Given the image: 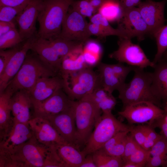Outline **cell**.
<instances>
[{"instance_id": "cell-41", "label": "cell", "mask_w": 167, "mask_h": 167, "mask_svg": "<svg viewBox=\"0 0 167 167\" xmlns=\"http://www.w3.org/2000/svg\"><path fill=\"white\" fill-rule=\"evenodd\" d=\"M112 69L117 76L121 80L125 82V79L129 73L134 71L135 66H125L122 63L110 64Z\"/></svg>"}, {"instance_id": "cell-14", "label": "cell", "mask_w": 167, "mask_h": 167, "mask_svg": "<svg viewBox=\"0 0 167 167\" xmlns=\"http://www.w3.org/2000/svg\"><path fill=\"white\" fill-rule=\"evenodd\" d=\"M167 0L156 2L152 0L141 2L138 6L143 18L149 29L150 35L153 34L164 26L165 19L164 10Z\"/></svg>"}, {"instance_id": "cell-54", "label": "cell", "mask_w": 167, "mask_h": 167, "mask_svg": "<svg viewBox=\"0 0 167 167\" xmlns=\"http://www.w3.org/2000/svg\"><path fill=\"white\" fill-rule=\"evenodd\" d=\"M162 108L164 110L165 114L163 118L165 121L167 123V103H165L162 106Z\"/></svg>"}, {"instance_id": "cell-8", "label": "cell", "mask_w": 167, "mask_h": 167, "mask_svg": "<svg viewBox=\"0 0 167 167\" xmlns=\"http://www.w3.org/2000/svg\"><path fill=\"white\" fill-rule=\"evenodd\" d=\"M130 125L147 123L151 125L155 121L164 117L165 112L156 105L148 101L135 103L126 106L118 112Z\"/></svg>"}, {"instance_id": "cell-32", "label": "cell", "mask_w": 167, "mask_h": 167, "mask_svg": "<svg viewBox=\"0 0 167 167\" xmlns=\"http://www.w3.org/2000/svg\"><path fill=\"white\" fill-rule=\"evenodd\" d=\"M48 40L62 59L75 47L82 43L67 40L60 37Z\"/></svg>"}, {"instance_id": "cell-35", "label": "cell", "mask_w": 167, "mask_h": 167, "mask_svg": "<svg viewBox=\"0 0 167 167\" xmlns=\"http://www.w3.org/2000/svg\"><path fill=\"white\" fill-rule=\"evenodd\" d=\"M70 7L84 17L90 18L96 13L89 0H75Z\"/></svg>"}, {"instance_id": "cell-15", "label": "cell", "mask_w": 167, "mask_h": 167, "mask_svg": "<svg viewBox=\"0 0 167 167\" xmlns=\"http://www.w3.org/2000/svg\"><path fill=\"white\" fill-rule=\"evenodd\" d=\"M28 123L34 137L43 145L51 147L57 144L68 143L59 135L46 119L35 116Z\"/></svg>"}, {"instance_id": "cell-47", "label": "cell", "mask_w": 167, "mask_h": 167, "mask_svg": "<svg viewBox=\"0 0 167 167\" xmlns=\"http://www.w3.org/2000/svg\"><path fill=\"white\" fill-rule=\"evenodd\" d=\"M32 0H0V6L25 7Z\"/></svg>"}, {"instance_id": "cell-34", "label": "cell", "mask_w": 167, "mask_h": 167, "mask_svg": "<svg viewBox=\"0 0 167 167\" xmlns=\"http://www.w3.org/2000/svg\"><path fill=\"white\" fill-rule=\"evenodd\" d=\"M23 40L16 28L0 36V49L12 48L20 43Z\"/></svg>"}, {"instance_id": "cell-50", "label": "cell", "mask_w": 167, "mask_h": 167, "mask_svg": "<svg viewBox=\"0 0 167 167\" xmlns=\"http://www.w3.org/2000/svg\"><path fill=\"white\" fill-rule=\"evenodd\" d=\"M124 10L135 7L141 2V0H118Z\"/></svg>"}, {"instance_id": "cell-18", "label": "cell", "mask_w": 167, "mask_h": 167, "mask_svg": "<svg viewBox=\"0 0 167 167\" xmlns=\"http://www.w3.org/2000/svg\"><path fill=\"white\" fill-rule=\"evenodd\" d=\"M33 137L29 124L14 120L12 128L8 134L0 140V155L10 152Z\"/></svg>"}, {"instance_id": "cell-42", "label": "cell", "mask_w": 167, "mask_h": 167, "mask_svg": "<svg viewBox=\"0 0 167 167\" xmlns=\"http://www.w3.org/2000/svg\"><path fill=\"white\" fill-rule=\"evenodd\" d=\"M130 133L141 147L143 148L146 139V133L145 125H132Z\"/></svg>"}, {"instance_id": "cell-9", "label": "cell", "mask_w": 167, "mask_h": 167, "mask_svg": "<svg viewBox=\"0 0 167 167\" xmlns=\"http://www.w3.org/2000/svg\"><path fill=\"white\" fill-rule=\"evenodd\" d=\"M118 49L109 54V57L121 63L144 68L154 67L155 64L147 57L138 45L133 43L131 39L119 37Z\"/></svg>"}, {"instance_id": "cell-46", "label": "cell", "mask_w": 167, "mask_h": 167, "mask_svg": "<svg viewBox=\"0 0 167 167\" xmlns=\"http://www.w3.org/2000/svg\"><path fill=\"white\" fill-rule=\"evenodd\" d=\"M88 30L91 36L93 35L100 37L107 36L102 28L96 24L91 22L88 23Z\"/></svg>"}, {"instance_id": "cell-19", "label": "cell", "mask_w": 167, "mask_h": 167, "mask_svg": "<svg viewBox=\"0 0 167 167\" xmlns=\"http://www.w3.org/2000/svg\"><path fill=\"white\" fill-rule=\"evenodd\" d=\"M10 106L14 120L28 124L33 117L31 112L33 105L29 92L20 90L15 92L10 100Z\"/></svg>"}, {"instance_id": "cell-6", "label": "cell", "mask_w": 167, "mask_h": 167, "mask_svg": "<svg viewBox=\"0 0 167 167\" xmlns=\"http://www.w3.org/2000/svg\"><path fill=\"white\" fill-rule=\"evenodd\" d=\"M132 125H126L117 119L112 112H102L82 151L86 156L101 148L119 132L131 131Z\"/></svg>"}, {"instance_id": "cell-31", "label": "cell", "mask_w": 167, "mask_h": 167, "mask_svg": "<svg viewBox=\"0 0 167 167\" xmlns=\"http://www.w3.org/2000/svg\"><path fill=\"white\" fill-rule=\"evenodd\" d=\"M89 19L90 22L99 25L104 31L107 36H115L119 37L130 39L121 29L118 28H113L108 21L98 12L94 14Z\"/></svg>"}, {"instance_id": "cell-24", "label": "cell", "mask_w": 167, "mask_h": 167, "mask_svg": "<svg viewBox=\"0 0 167 167\" xmlns=\"http://www.w3.org/2000/svg\"><path fill=\"white\" fill-rule=\"evenodd\" d=\"M13 94L6 89L0 93V140L10 132L14 123L10 100Z\"/></svg>"}, {"instance_id": "cell-29", "label": "cell", "mask_w": 167, "mask_h": 167, "mask_svg": "<svg viewBox=\"0 0 167 167\" xmlns=\"http://www.w3.org/2000/svg\"><path fill=\"white\" fill-rule=\"evenodd\" d=\"M124 9L118 0H107L98 12L109 22L120 20Z\"/></svg>"}, {"instance_id": "cell-12", "label": "cell", "mask_w": 167, "mask_h": 167, "mask_svg": "<svg viewBox=\"0 0 167 167\" xmlns=\"http://www.w3.org/2000/svg\"><path fill=\"white\" fill-rule=\"evenodd\" d=\"M118 23V28L124 31L130 39L136 37L141 40L146 35L150 34L148 27L138 7L124 10Z\"/></svg>"}, {"instance_id": "cell-43", "label": "cell", "mask_w": 167, "mask_h": 167, "mask_svg": "<svg viewBox=\"0 0 167 167\" xmlns=\"http://www.w3.org/2000/svg\"><path fill=\"white\" fill-rule=\"evenodd\" d=\"M130 131H127L118 132L107 142L101 149L108 154L117 144L127 136Z\"/></svg>"}, {"instance_id": "cell-44", "label": "cell", "mask_w": 167, "mask_h": 167, "mask_svg": "<svg viewBox=\"0 0 167 167\" xmlns=\"http://www.w3.org/2000/svg\"><path fill=\"white\" fill-rule=\"evenodd\" d=\"M18 49L15 48L8 50L1 49L0 51V75L4 70L6 66Z\"/></svg>"}, {"instance_id": "cell-28", "label": "cell", "mask_w": 167, "mask_h": 167, "mask_svg": "<svg viewBox=\"0 0 167 167\" xmlns=\"http://www.w3.org/2000/svg\"><path fill=\"white\" fill-rule=\"evenodd\" d=\"M103 51L101 46L96 41L89 39L84 43L83 54L88 67L92 68L99 63Z\"/></svg>"}, {"instance_id": "cell-30", "label": "cell", "mask_w": 167, "mask_h": 167, "mask_svg": "<svg viewBox=\"0 0 167 167\" xmlns=\"http://www.w3.org/2000/svg\"><path fill=\"white\" fill-rule=\"evenodd\" d=\"M97 167H122L121 158L111 156L100 149L92 153Z\"/></svg>"}, {"instance_id": "cell-3", "label": "cell", "mask_w": 167, "mask_h": 167, "mask_svg": "<svg viewBox=\"0 0 167 167\" xmlns=\"http://www.w3.org/2000/svg\"><path fill=\"white\" fill-rule=\"evenodd\" d=\"M134 71V75L130 82L125 83L118 90L123 109L141 101L149 102L162 107L161 103L152 90V73L146 72L144 68L137 67H135Z\"/></svg>"}, {"instance_id": "cell-16", "label": "cell", "mask_w": 167, "mask_h": 167, "mask_svg": "<svg viewBox=\"0 0 167 167\" xmlns=\"http://www.w3.org/2000/svg\"><path fill=\"white\" fill-rule=\"evenodd\" d=\"M73 101L63 88L60 89L44 101L33 106L34 117H44L60 113L70 107Z\"/></svg>"}, {"instance_id": "cell-39", "label": "cell", "mask_w": 167, "mask_h": 167, "mask_svg": "<svg viewBox=\"0 0 167 167\" xmlns=\"http://www.w3.org/2000/svg\"><path fill=\"white\" fill-rule=\"evenodd\" d=\"M140 146L130 133L127 135L124 154L122 159L124 162L126 161Z\"/></svg>"}, {"instance_id": "cell-55", "label": "cell", "mask_w": 167, "mask_h": 167, "mask_svg": "<svg viewBox=\"0 0 167 167\" xmlns=\"http://www.w3.org/2000/svg\"><path fill=\"white\" fill-rule=\"evenodd\" d=\"M162 58L164 59L167 60V51H165L164 54Z\"/></svg>"}, {"instance_id": "cell-37", "label": "cell", "mask_w": 167, "mask_h": 167, "mask_svg": "<svg viewBox=\"0 0 167 167\" xmlns=\"http://www.w3.org/2000/svg\"><path fill=\"white\" fill-rule=\"evenodd\" d=\"M150 156L149 150L140 147L126 161L134 162L140 165L142 167H145Z\"/></svg>"}, {"instance_id": "cell-38", "label": "cell", "mask_w": 167, "mask_h": 167, "mask_svg": "<svg viewBox=\"0 0 167 167\" xmlns=\"http://www.w3.org/2000/svg\"><path fill=\"white\" fill-rule=\"evenodd\" d=\"M146 137L143 148L149 150L160 139L161 135L159 134L154 130V128L149 125H145Z\"/></svg>"}, {"instance_id": "cell-51", "label": "cell", "mask_w": 167, "mask_h": 167, "mask_svg": "<svg viewBox=\"0 0 167 167\" xmlns=\"http://www.w3.org/2000/svg\"><path fill=\"white\" fill-rule=\"evenodd\" d=\"M79 167H97L94 161L92 153L86 156L84 161Z\"/></svg>"}, {"instance_id": "cell-7", "label": "cell", "mask_w": 167, "mask_h": 167, "mask_svg": "<svg viewBox=\"0 0 167 167\" xmlns=\"http://www.w3.org/2000/svg\"><path fill=\"white\" fill-rule=\"evenodd\" d=\"M62 79L63 89L73 101L80 100L92 93L99 83L98 74L91 67L68 73Z\"/></svg>"}, {"instance_id": "cell-4", "label": "cell", "mask_w": 167, "mask_h": 167, "mask_svg": "<svg viewBox=\"0 0 167 167\" xmlns=\"http://www.w3.org/2000/svg\"><path fill=\"white\" fill-rule=\"evenodd\" d=\"M58 74L35 55L28 54L20 68L5 89L13 94L18 91H31L37 81L43 77L54 76Z\"/></svg>"}, {"instance_id": "cell-56", "label": "cell", "mask_w": 167, "mask_h": 167, "mask_svg": "<svg viewBox=\"0 0 167 167\" xmlns=\"http://www.w3.org/2000/svg\"><path fill=\"white\" fill-rule=\"evenodd\" d=\"M70 0L72 1H75V0Z\"/></svg>"}, {"instance_id": "cell-17", "label": "cell", "mask_w": 167, "mask_h": 167, "mask_svg": "<svg viewBox=\"0 0 167 167\" xmlns=\"http://www.w3.org/2000/svg\"><path fill=\"white\" fill-rule=\"evenodd\" d=\"M30 50L45 64L59 74L62 59L58 55L49 40L37 36L32 37Z\"/></svg>"}, {"instance_id": "cell-26", "label": "cell", "mask_w": 167, "mask_h": 167, "mask_svg": "<svg viewBox=\"0 0 167 167\" xmlns=\"http://www.w3.org/2000/svg\"><path fill=\"white\" fill-rule=\"evenodd\" d=\"M98 71L101 85L111 93L115 90H118L125 83L114 73L110 64L100 63Z\"/></svg>"}, {"instance_id": "cell-5", "label": "cell", "mask_w": 167, "mask_h": 167, "mask_svg": "<svg viewBox=\"0 0 167 167\" xmlns=\"http://www.w3.org/2000/svg\"><path fill=\"white\" fill-rule=\"evenodd\" d=\"M73 108L76 128V146L80 149L85 146L102 112L88 95L74 101Z\"/></svg>"}, {"instance_id": "cell-1", "label": "cell", "mask_w": 167, "mask_h": 167, "mask_svg": "<svg viewBox=\"0 0 167 167\" xmlns=\"http://www.w3.org/2000/svg\"><path fill=\"white\" fill-rule=\"evenodd\" d=\"M54 146L48 147L33 137L11 152L0 155V167H62Z\"/></svg>"}, {"instance_id": "cell-33", "label": "cell", "mask_w": 167, "mask_h": 167, "mask_svg": "<svg viewBox=\"0 0 167 167\" xmlns=\"http://www.w3.org/2000/svg\"><path fill=\"white\" fill-rule=\"evenodd\" d=\"M157 46V52L152 61L155 64L162 58L167 50V24L164 26L153 35Z\"/></svg>"}, {"instance_id": "cell-45", "label": "cell", "mask_w": 167, "mask_h": 167, "mask_svg": "<svg viewBox=\"0 0 167 167\" xmlns=\"http://www.w3.org/2000/svg\"><path fill=\"white\" fill-rule=\"evenodd\" d=\"M167 166V155L150 156L145 167H157Z\"/></svg>"}, {"instance_id": "cell-40", "label": "cell", "mask_w": 167, "mask_h": 167, "mask_svg": "<svg viewBox=\"0 0 167 167\" xmlns=\"http://www.w3.org/2000/svg\"><path fill=\"white\" fill-rule=\"evenodd\" d=\"M161 135V138L149 150L150 156L167 155V141Z\"/></svg>"}, {"instance_id": "cell-20", "label": "cell", "mask_w": 167, "mask_h": 167, "mask_svg": "<svg viewBox=\"0 0 167 167\" xmlns=\"http://www.w3.org/2000/svg\"><path fill=\"white\" fill-rule=\"evenodd\" d=\"M64 81L58 75L41 78L29 92L34 105L44 101L58 90L63 88Z\"/></svg>"}, {"instance_id": "cell-21", "label": "cell", "mask_w": 167, "mask_h": 167, "mask_svg": "<svg viewBox=\"0 0 167 167\" xmlns=\"http://www.w3.org/2000/svg\"><path fill=\"white\" fill-rule=\"evenodd\" d=\"M32 38L27 40L21 47L18 49L0 75V93L4 91L21 67L30 50Z\"/></svg>"}, {"instance_id": "cell-25", "label": "cell", "mask_w": 167, "mask_h": 167, "mask_svg": "<svg viewBox=\"0 0 167 167\" xmlns=\"http://www.w3.org/2000/svg\"><path fill=\"white\" fill-rule=\"evenodd\" d=\"M55 147L66 167H79L86 156L82 150L68 143L57 144Z\"/></svg>"}, {"instance_id": "cell-10", "label": "cell", "mask_w": 167, "mask_h": 167, "mask_svg": "<svg viewBox=\"0 0 167 167\" xmlns=\"http://www.w3.org/2000/svg\"><path fill=\"white\" fill-rule=\"evenodd\" d=\"M86 18L70 6L64 20L59 37L71 41L85 43L91 36Z\"/></svg>"}, {"instance_id": "cell-52", "label": "cell", "mask_w": 167, "mask_h": 167, "mask_svg": "<svg viewBox=\"0 0 167 167\" xmlns=\"http://www.w3.org/2000/svg\"><path fill=\"white\" fill-rule=\"evenodd\" d=\"M107 0H89L91 5L97 12L98 10L103 5Z\"/></svg>"}, {"instance_id": "cell-22", "label": "cell", "mask_w": 167, "mask_h": 167, "mask_svg": "<svg viewBox=\"0 0 167 167\" xmlns=\"http://www.w3.org/2000/svg\"><path fill=\"white\" fill-rule=\"evenodd\" d=\"M153 68L151 88L162 107L167 103V60L162 58Z\"/></svg>"}, {"instance_id": "cell-49", "label": "cell", "mask_w": 167, "mask_h": 167, "mask_svg": "<svg viewBox=\"0 0 167 167\" xmlns=\"http://www.w3.org/2000/svg\"><path fill=\"white\" fill-rule=\"evenodd\" d=\"M15 28L14 22L0 21V36Z\"/></svg>"}, {"instance_id": "cell-27", "label": "cell", "mask_w": 167, "mask_h": 167, "mask_svg": "<svg viewBox=\"0 0 167 167\" xmlns=\"http://www.w3.org/2000/svg\"><path fill=\"white\" fill-rule=\"evenodd\" d=\"M88 96L96 104L102 112H112L116 104V99L112 94L100 85L97 86L92 92Z\"/></svg>"}, {"instance_id": "cell-36", "label": "cell", "mask_w": 167, "mask_h": 167, "mask_svg": "<svg viewBox=\"0 0 167 167\" xmlns=\"http://www.w3.org/2000/svg\"><path fill=\"white\" fill-rule=\"evenodd\" d=\"M25 7L0 6V21L14 22L16 17Z\"/></svg>"}, {"instance_id": "cell-13", "label": "cell", "mask_w": 167, "mask_h": 167, "mask_svg": "<svg viewBox=\"0 0 167 167\" xmlns=\"http://www.w3.org/2000/svg\"><path fill=\"white\" fill-rule=\"evenodd\" d=\"M43 0H32L17 16L15 21L23 41L35 36L36 23Z\"/></svg>"}, {"instance_id": "cell-23", "label": "cell", "mask_w": 167, "mask_h": 167, "mask_svg": "<svg viewBox=\"0 0 167 167\" xmlns=\"http://www.w3.org/2000/svg\"><path fill=\"white\" fill-rule=\"evenodd\" d=\"M84 44L83 43L79 44L63 58L59 71L60 76L89 67L84 56Z\"/></svg>"}, {"instance_id": "cell-2", "label": "cell", "mask_w": 167, "mask_h": 167, "mask_svg": "<svg viewBox=\"0 0 167 167\" xmlns=\"http://www.w3.org/2000/svg\"><path fill=\"white\" fill-rule=\"evenodd\" d=\"M73 1L70 0H43L37 21V36L51 40L60 36L62 24Z\"/></svg>"}, {"instance_id": "cell-53", "label": "cell", "mask_w": 167, "mask_h": 167, "mask_svg": "<svg viewBox=\"0 0 167 167\" xmlns=\"http://www.w3.org/2000/svg\"><path fill=\"white\" fill-rule=\"evenodd\" d=\"M122 167H142V166L139 164L127 161L123 162Z\"/></svg>"}, {"instance_id": "cell-11", "label": "cell", "mask_w": 167, "mask_h": 167, "mask_svg": "<svg viewBox=\"0 0 167 167\" xmlns=\"http://www.w3.org/2000/svg\"><path fill=\"white\" fill-rule=\"evenodd\" d=\"M74 102V101L71 106L67 109L57 114L43 118L49 121L65 141L76 147V128Z\"/></svg>"}, {"instance_id": "cell-48", "label": "cell", "mask_w": 167, "mask_h": 167, "mask_svg": "<svg viewBox=\"0 0 167 167\" xmlns=\"http://www.w3.org/2000/svg\"><path fill=\"white\" fill-rule=\"evenodd\" d=\"M163 118L155 121L150 125L154 128H159L161 130L160 134L164 137L167 141V123L165 121Z\"/></svg>"}]
</instances>
